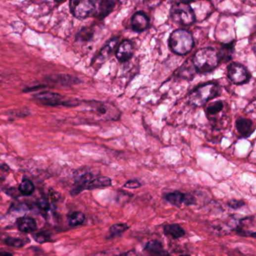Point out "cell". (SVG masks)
Segmentation results:
<instances>
[{
    "instance_id": "6da1fadb",
    "label": "cell",
    "mask_w": 256,
    "mask_h": 256,
    "mask_svg": "<svg viewBox=\"0 0 256 256\" xmlns=\"http://www.w3.org/2000/svg\"><path fill=\"white\" fill-rule=\"evenodd\" d=\"M196 72L206 74L213 72L219 64L217 51L213 48H205L196 52L193 58Z\"/></svg>"
},
{
    "instance_id": "7a4b0ae2",
    "label": "cell",
    "mask_w": 256,
    "mask_h": 256,
    "mask_svg": "<svg viewBox=\"0 0 256 256\" xmlns=\"http://www.w3.org/2000/svg\"><path fill=\"white\" fill-rule=\"evenodd\" d=\"M112 185L111 179L105 176H95L87 172L80 176L75 183L71 194L77 196L84 190H93L105 188Z\"/></svg>"
},
{
    "instance_id": "3957f363",
    "label": "cell",
    "mask_w": 256,
    "mask_h": 256,
    "mask_svg": "<svg viewBox=\"0 0 256 256\" xmlns=\"http://www.w3.org/2000/svg\"><path fill=\"white\" fill-rule=\"evenodd\" d=\"M221 89L214 83H207L196 87L191 92L190 101L197 107L205 105L209 100H213L220 95Z\"/></svg>"
},
{
    "instance_id": "277c9868",
    "label": "cell",
    "mask_w": 256,
    "mask_h": 256,
    "mask_svg": "<svg viewBox=\"0 0 256 256\" xmlns=\"http://www.w3.org/2000/svg\"><path fill=\"white\" fill-rule=\"evenodd\" d=\"M169 46L171 50L177 54H187L194 46L193 36L185 30H175L170 36Z\"/></svg>"
},
{
    "instance_id": "5b68a950",
    "label": "cell",
    "mask_w": 256,
    "mask_h": 256,
    "mask_svg": "<svg viewBox=\"0 0 256 256\" xmlns=\"http://www.w3.org/2000/svg\"><path fill=\"white\" fill-rule=\"evenodd\" d=\"M171 17L179 25H192L196 21V15L192 7L185 2L174 4L171 8Z\"/></svg>"
},
{
    "instance_id": "8992f818",
    "label": "cell",
    "mask_w": 256,
    "mask_h": 256,
    "mask_svg": "<svg viewBox=\"0 0 256 256\" xmlns=\"http://www.w3.org/2000/svg\"><path fill=\"white\" fill-rule=\"evenodd\" d=\"M70 11L78 19L87 18L95 10V5L92 0H70Z\"/></svg>"
},
{
    "instance_id": "52a82bcc",
    "label": "cell",
    "mask_w": 256,
    "mask_h": 256,
    "mask_svg": "<svg viewBox=\"0 0 256 256\" xmlns=\"http://www.w3.org/2000/svg\"><path fill=\"white\" fill-rule=\"evenodd\" d=\"M228 77L231 82L236 85L247 84L251 78V75L244 65L232 62L228 66Z\"/></svg>"
},
{
    "instance_id": "ba28073f",
    "label": "cell",
    "mask_w": 256,
    "mask_h": 256,
    "mask_svg": "<svg viewBox=\"0 0 256 256\" xmlns=\"http://www.w3.org/2000/svg\"><path fill=\"white\" fill-rule=\"evenodd\" d=\"M36 100H39L42 104L50 106L58 105H75L70 100H64V97L59 93L45 91L38 93L35 96Z\"/></svg>"
},
{
    "instance_id": "9c48e42d",
    "label": "cell",
    "mask_w": 256,
    "mask_h": 256,
    "mask_svg": "<svg viewBox=\"0 0 256 256\" xmlns=\"http://www.w3.org/2000/svg\"><path fill=\"white\" fill-rule=\"evenodd\" d=\"M134 48L132 42L129 40H124L119 45L116 50V57L120 62H127L132 57Z\"/></svg>"
},
{
    "instance_id": "30bf717a",
    "label": "cell",
    "mask_w": 256,
    "mask_h": 256,
    "mask_svg": "<svg viewBox=\"0 0 256 256\" xmlns=\"http://www.w3.org/2000/svg\"><path fill=\"white\" fill-rule=\"evenodd\" d=\"M131 24L134 31L141 33L146 30L149 27V18L145 13L139 11L134 14Z\"/></svg>"
},
{
    "instance_id": "8fae6325",
    "label": "cell",
    "mask_w": 256,
    "mask_h": 256,
    "mask_svg": "<svg viewBox=\"0 0 256 256\" xmlns=\"http://www.w3.org/2000/svg\"><path fill=\"white\" fill-rule=\"evenodd\" d=\"M115 8V2L112 0H102L94 10V16L100 20L105 18Z\"/></svg>"
},
{
    "instance_id": "7c38bea8",
    "label": "cell",
    "mask_w": 256,
    "mask_h": 256,
    "mask_svg": "<svg viewBox=\"0 0 256 256\" xmlns=\"http://www.w3.org/2000/svg\"><path fill=\"white\" fill-rule=\"evenodd\" d=\"M236 128L242 138H249L254 132V124L250 119L241 118L236 120Z\"/></svg>"
},
{
    "instance_id": "4fadbf2b",
    "label": "cell",
    "mask_w": 256,
    "mask_h": 256,
    "mask_svg": "<svg viewBox=\"0 0 256 256\" xmlns=\"http://www.w3.org/2000/svg\"><path fill=\"white\" fill-rule=\"evenodd\" d=\"M119 37H115L113 39H110L105 46L103 47L102 49L100 51V53H99L98 56L96 59V62L97 63H102L104 61L107 60L109 57H110L111 53H113V50L116 48V45L118 44Z\"/></svg>"
},
{
    "instance_id": "5bb4252c",
    "label": "cell",
    "mask_w": 256,
    "mask_h": 256,
    "mask_svg": "<svg viewBox=\"0 0 256 256\" xmlns=\"http://www.w3.org/2000/svg\"><path fill=\"white\" fill-rule=\"evenodd\" d=\"M163 231L165 236L170 237L172 239L183 238L186 235V231L181 225L177 223L168 224L163 227Z\"/></svg>"
},
{
    "instance_id": "9a60e30c",
    "label": "cell",
    "mask_w": 256,
    "mask_h": 256,
    "mask_svg": "<svg viewBox=\"0 0 256 256\" xmlns=\"http://www.w3.org/2000/svg\"><path fill=\"white\" fill-rule=\"evenodd\" d=\"M144 250L154 256H168L170 255L169 253L165 250L161 242L158 240H153V241L147 243Z\"/></svg>"
},
{
    "instance_id": "2e32d148",
    "label": "cell",
    "mask_w": 256,
    "mask_h": 256,
    "mask_svg": "<svg viewBox=\"0 0 256 256\" xmlns=\"http://www.w3.org/2000/svg\"><path fill=\"white\" fill-rule=\"evenodd\" d=\"M235 51V44L234 42L222 44L219 51H217L219 62H225L232 59L233 54Z\"/></svg>"
},
{
    "instance_id": "e0dca14e",
    "label": "cell",
    "mask_w": 256,
    "mask_h": 256,
    "mask_svg": "<svg viewBox=\"0 0 256 256\" xmlns=\"http://www.w3.org/2000/svg\"><path fill=\"white\" fill-rule=\"evenodd\" d=\"M17 228L22 232L30 233L37 228L36 220L32 217L19 218L17 220Z\"/></svg>"
},
{
    "instance_id": "ac0fdd59",
    "label": "cell",
    "mask_w": 256,
    "mask_h": 256,
    "mask_svg": "<svg viewBox=\"0 0 256 256\" xmlns=\"http://www.w3.org/2000/svg\"><path fill=\"white\" fill-rule=\"evenodd\" d=\"M163 199H165L167 202L171 204L173 206L180 207L182 205L184 204L185 199H186V193L175 190V191L164 195Z\"/></svg>"
},
{
    "instance_id": "d6986e66",
    "label": "cell",
    "mask_w": 256,
    "mask_h": 256,
    "mask_svg": "<svg viewBox=\"0 0 256 256\" xmlns=\"http://www.w3.org/2000/svg\"><path fill=\"white\" fill-rule=\"evenodd\" d=\"M195 71H196L193 62H186L183 64L178 71L179 76L186 80H193L195 76Z\"/></svg>"
},
{
    "instance_id": "ffe728a7",
    "label": "cell",
    "mask_w": 256,
    "mask_h": 256,
    "mask_svg": "<svg viewBox=\"0 0 256 256\" xmlns=\"http://www.w3.org/2000/svg\"><path fill=\"white\" fill-rule=\"evenodd\" d=\"M129 226L126 223L115 224L111 225L109 228V234H110V238H116V237L120 236L122 234L129 229Z\"/></svg>"
},
{
    "instance_id": "44dd1931",
    "label": "cell",
    "mask_w": 256,
    "mask_h": 256,
    "mask_svg": "<svg viewBox=\"0 0 256 256\" xmlns=\"http://www.w3.org/2000/svg\"><path fill=\"white\" fill-rule=\"evenodd\" d=\"M19 191L22 195L25 196H31L35 191V186L31 180H23L19 186Z\"/></svg>"
},
{
    "instance_id": "7402d4cb",
    "label": "cell",
    "mask_w": 256,
    "mask_h": 256,
    "mask_svg": "<svg viewBox=\"0 0 256 256\" xmlns=\"http://www.w3.org/2000/svg\"><path fill=\"white\" fill-rule=\"evenodd\" d=\"M85 215L81 212H74L68 217V222L71 226H78L85 222Z\"/></svg>"
},
{
    "instance_id": "603a6c76",
    "label": "cell",
    "mask_w": 256,
    "mask_h": 256,
    "mask_svg": "<svg viewBox=\"0 0 256 256\" xmlns=\"http://www.w3.org/2000/svg\"><path fill=\"white\" fill-rule=\"evenodd\" d=\"M224 104L222 101L215 102L209 104L206 108V113L208 116H213V115L217 114L219 112L222 111L223 109Z\"/></svg>"
},
{
    "instance_id": "cb8c5ba5",
    "label": "cell",
    "mask_w": 256,
    "mask_h": 256,
    "mask_svg": "<svg viewBox=\"0 0 256 256\" xmlns=\"http://www.w3.org/2000/svg\"><path fill=\"white\" fill-rule=\"evenodd\" d=\"M94 30L91 27H85L83 28L77 35V39L82 42H87L90 40L93 37Z\"/></svg>"
},
{
    "instance_id": "d4e9b609",
    "label": "cell",
    "mask_w": 256,
    "mask_h": 256,
    "mask_svg": "<svg viewBox=\"0 0 256 256\" xmlns=\"http://www.w3.org/2000/svg\"><path fill=\"white\" fill-rule=\"evenodd\" d=\"M5 243L9 247H15V248H21L27 244L26 241L21 239V238H11V237L7 238L5 240Z\"/></svg>"
},
{
    "instance_id": "484cf974",
    "label": "cell",
    "mask_w": 256,
    "mask_h": 256,
    "mask_svg": "<svg viewBox=\"0 0 256 256\" xmlns=\"http://www.w3.org/2000/svg\"><path fill=\"white\" fill-rule=\"evenodd\" d=\"M51 80L61 84H70L74 83V78L68 75H53V78Z\"/></svg>"
},
{
    "instance_id": "4316f807",
    "label": "cell",
    "mask_w": 256,
    "mask_h": 256,
    "mask_svg": "<svg viewBox=\"0 0 256 256\" xmlns=\"http://www.w3.org/2000/svg\"><path fill=\"white\" fill-rule=\"evenodd\" d=\"M236 232L238 235L241 237H252V238H256V234L254 231H249V230L244 229L243 227L237 226Z\"/></svg>"
},
{
    "instance_id": "83f0119b",
    "label": "cell",
    "mask_w": 256,
    "mask_h": 256,
    "mask_svg": "<svg viewBox=\"0 0 256 256\" xmlns=\"http://www.w3.org/2000/svg\"><path fill=\"white\" fill-rule=\"evenodd\" d=\"M228 205L231 209H241V207H243V206L245 205V202H244V201L232 199V200L229 201V202H228Z\"/></svg>"
},
{
    "instance_id": "f1b7e54d",
    "label": "cell",
    "mask_w": 256,
    "mask_h": 256,
    "mask_svg": "<svg viewBox=\"0 0 256 256\" xmlns=\"http://www.w3.org/2000/svg\"><path fill=\"white\" fill-rule=\"evenodd\" d=\"M141 186H142V183H140V182L137 180H129V181L126 182V183L123 185V187L127 189H138L141 187Z\"/></svg>"
},
{
    "instance_id": "f546056e",
    "label": "cell",
    "mask_w": 256,
    "mask_h": 256,
    "mask_svg": "<svg viewBox=\"0 0 256 256\" xmlns=\"http://www.w3.org/2000/svg\"><path fill=\"white\" fill-rule=\"evenodd\" d=\"M33 238H34L35 241H37L38 243H40V244L48 242L50 239L49 236L45 235L44 233H39V234L33 235Z\"/></svg>"
},
{
    "instance_id": "4dcf8cb0",
    "label": "cell",
    "mask_w": 256,
    "mask_h": 256,
    "mask_svg": "<svg viewBox=\"0 0 256 256\" xmlns=\"http://www.w3.org/2000/svg\"><path fill=\"white\" fill-rule=\"evenodd\" d=\"M196 199L194 196H192L190 193H186V199H185L184 205L186 206L196 205Z\"/></svg>"
},
{
    "instance_id": "1f68e13d",
    "label": "cell",
    "mask_w": 256,
    "mask_h": 256,
    "mask_svg": "<svg viewBox=\"0 0 256 256\" xmlns=\"http://www.w3.org/2000/svg\"><path fill=\"white\" fill-rule=\"evenodd\" d=\"M38 206L40 209H44V210H48L50 209V204L48 201L45 200V199H41L38 202Z\"/></svg>"
},
{
    "instance_id": "d6a6232c",
    "label": "cell",
    "mask_w": 256,
    "mask_h": 256,
    "mask_svg": "<svg viewBox=\"0 0 256 256\" xmlns=\"http://www.w3.org/2000/svg\"><path fill=\"white\" fill-rule=\"evenodd\" d=\"M49 197L51 200L56 202V201L60 199L61 196L58 192L55 191L53 190H50L49 191Z\"/></svg>"
},
{
    "instance_id": "836d02e7",
    "label": "cell",
    "mask_w": 256,
    "mask_h": 256,
    "mask_svg": "<svg viewBox=\"0 0 256 256\" xmlns=\"http://www.w3.org/2000/svg\"><path fill=\"white\" fill-rule=\"evenodd\" d=\"M97 110H98L99 113L102 115H105L107 112V107H104V106H100L97 108Z\"/></svg>"
},
{
    "instance_id": "e575fe53",
    "label": "cell",
    "mask_w": 256,
    "mask_h": 256,
    "mask_svg": "<svg viewBox=\"0 0 256 256\" xmlns=\"http://www.w3.org/2000/svg\"><path fill=\"white\" fill-rule=\"evenodd\" d=\"M0 168H2L3 170H8L9 168H8V165H5V163L0 162Z\"/></svg>"
},
{
    "instance_id": "d590c367",
    "label": "cell",
    "mask_w": 256,
    "mask_h": 256,
    "mask_svg": "<svg viewBox=\"0 0 256 256\" xmlns=\"http://www.w3.org/2000/svg\"><path fill=\"white\" fill-rule=\"evenodd\" d=\"M183 2H190V1H193V0H182Z\"/></svg>"
},
{
    "instance_id": "8d00e7d4",
    "label": "cell",
    "mask_w": 256,
    "mask_h": 256,
    "mask_svg": "<svg viewBox=\"0 0 256 256\" xmlns=\"http://www.w3.org/2000/svg\"><path fill=\"white\" fill-rule=\"evenodd\" d=\"M57 2H61V1H63V0H56Z\"/></svg>"
}]
</instances>
